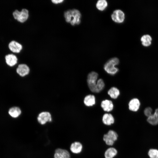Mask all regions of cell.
I'll use <instances>...</instances> for the list:
<instances>
[{"label":"cell","mask_w":158,"mask_h":158,"mask_svg":"<svg viewBox=\"0 0 158 158\" xmlns=\"http://www.w3.org/2000/svg\"><path fill=\"white\" fill-rule=\"evenodd\" d=\"M105 84L102 79H99L97 81L96 85V93H99L104 88Z\"/></svg>","instance_id":"obj_23"},{"label":"cell","mask_w":158,"mask_h":158,"mask_svg":"<svg viewBox=\"0 0 158 158\" xmlns=\"http://www.w3.org/2000/svg\"><path fill=\"white\" fill-rule=\"evenodd\" d=\"M140 40L143 46L148 47L151 45L152 38L149 35H146L142 36Z\"/></svg>","instance_id":"obj_20"},{"label":"cell","mask_w":158,"mask_h":158,"mask_svg":"<svg viewBox=\"0 0 158 158\" xmlns=\"http://www.w3.org/2000/svg\"><path fill=\"white\" fill-rule=\"evenodd\" d=\"M84 103L87 107L93 106L95 103V96L91 95H87L84 98Z\"/></svg>","instance_id":"obj_17"},{"label":"cell","mask_w":158,"mask_h":158,"mask_svg":"<svg viewBox=\"0 0 158 158\" xmlns=\"http://www.w3.org/2000/svg\"><path fill=\"white\" fill-rule=\"evenodd\" d=\"M98 75L95 72L92 71L88 75L87 82L88 87L92 92L96 93V81Z\"/></svg>","instance_id":"obj_4"},{"label":"cell","mask_w":158,"mask_h":158,"mask_svg":"<svg viewBox=\"0 0 158 158\" xmlns=\"http://www.w3.org/2000/svg\"><path fill=\"white\" fill-rule=\"evenodd\" d=\"M101 106L103 110L107 112L111 111L114 108V105L112 102L107 99L102 101L101 103Z\"/></svg>","instance_id":"obj_14"},{"label":"cell","mask_w":158,"mask_h":158,"mask_svg":"<svg viewBox=\"0 0 158 158\" xmlns=\"http://www.w3.org/2000/svg\"><path fill=\"white\" fill-rule=\"evenodd\" d=\"M119 90L115 87L111 88L108 91V94L111 98L114 99H116L120 95Z\"/></svg>","instance_id":"obj_19"},{"label":"cell","mask_w":158,"mask_h":158,"mask_svg":"<svg viewBox=\"0 0 158 158\" xmlns=\"http://www.w3.org/2000/svg\"><path fill=\"white\" fill-rule=\"evenodd\" d=\"M117 151L115 148L113 147L107 149L104 153L105 158H113L117 153Z\"/></svg>","instance_id":"obj_18"},{"label":"cell","mask_w":158,"mask_h":158,"mask_svg":"<svg viewBox=\"0 0 158 158\" xmlns=\"http://www.w3.org/2000/svg\"><path fill=\"white\" fill-rule=\"evenodd\" d=\"M152 110L151 107H147L144 110V114L146 116L148 117L152 114Z\"/></svg>","instance_id":"obj_25"},{"label":"cell","mask_w":158,"mask_h":158,"mask_svg":"<svg viewBox=\"0 0 158 158\" xmlns=\"http://www.w3.org/2000/svg\"><path fill=\"white\" fill-rule=\"evenodd\" d=\"M108 6V3L105 0H99L96 4V7L100 11H103Z\"/></svg>","instance_id":"obj_21"},{"label":"cell","mask_w":158,"mask_h":158,"mask_svg":"<svg viewBox=\"0 0 158 158\" xmlns=\"http://www.w3.org/2000/svg\"><path fill=\"white\" fill-rule=\"evenodd\" d=\"M83 145L81 143L75 141L73 142L70 145V150L73 153L78 154L80 153L83 149Z\"/></svg>","instance_id":"obj_12"},{"label":"cell","mask_w":158,"mask_h":158,"mask_svg":"<svg viewBox=\"0 0 158 158\" xmlns=\"http://www.w3.org/2000/svg\"><path fill=\"white\" fill-rule=\"evenodd\" d=\"M147 121L152 125L155 126L158 124V119L154 114L148 117Z\"/></svg>","instance_id":"obj_22"},{"label":"cell","mask_w":158,"mask_h":158,"mask_svg":"<svg viewBox=\"0 0 158 158\" xmlns=\"http://www.w3.org/2000/svg\"><path fill=\"white\" fill-rule=\"evenodd\" d=\"M102 121L105 125L109 126L114 123V119L111 114L106 113L103 116Z\"/></svg>","instance_id":"obj_15"},{"label":"cell","mask_w":158,"mask_h":158,"mask_svg":"<svg viewBox=\"0 0 158 158\" xmlns=\"http://www.w3.org/2000/svg\"><path fill=\"white\" fill-rule=\"evenodd\" d=\"M118 137V135L115 131L110 130L104 135L103 139L107 145L111 146L114 144Z\"/></svg>","instance_id":"obj_5"},{"label":"cell","mask_w":158,"mask_h":158,"mask_svg":"<svg viewBox=\"0 0 158 158\" xmlns=\"http://www.w3.org/2000/svg\"><path fill=\"white\" fill-rule=\"evenodd\" d=\"M112 20L115 23H123L125 19V15L121 10L117 9L114 11L111 15Z\"/></svg>","instance_id":"obj_7"},{"label":"cell","mask_w":158,"mask_h":158,"mask_svg":"<svg viewBox=\"0 0 158 158\" xmlns=\"http://www.w3.org/2000/svg\"><path fill=\"white\" fill-rule=\"evenodd\" d=\"M5 59L6 64L10 67L14 66L18 62L17 56L13 53L6 54L5 56Z\"/></svg>","instance_id":"obj_9"},{"label":"cell","mask_w":158,"mask_h":158,"mask_svg":"<svg viewBox=\"0 0 158 158\" xmlns=\"http://www.w3.org/2000/svg\"><path fill=\"white\" fill-rule=\"evenodd\" d=\"M14 18L20 23H23L28 20L29 16V11L26 8H23L20 11L15 10L12 13Z\"/></svg>","instance_id":"obj_3"},{"label":"cell","mask_w":158,"mask_h":158,"mask_svg":"<svg viewBox=\"0 0 158 158\" xmlns=\"http://www.w3.org/2000/svg\"><path fill=\"white\" fill-rule=\"evenodd\" d=\"M37 119L38 122L42 125L45 124L48 122H51L52 120L51 114L47 111L40 113L38 114Z\"/></svg>","instance_id":"obj_6"},{"label":"cell","mask_w":158,"mask_h":158,"mask_svg":"<svg viewBox=\"0 0 158 158\" xmlns=\"http://www.w3.org/2000/svg\"><path fill=\"white\" fill-rule=\"evenodd\" d=\"M16 72L20 76L23 77L29 74L30 69L27 65L21 63L18 65L16 69Z\"/></svg>","instance_id":"obj_10"},{"label":"cell","mask_w":158,"mask_h":158,"mask_svg":"<svg viewBox=\"0 0 158 158\" xmlns=\"http://www.w3.org/2000/svg\"><path fill=\"white\" fill-rule=\"evenodd\" d=\"M52 2L55 4H60L63 2V0H51Z\"/></svg>","instance_id":"obj_26"},{"label":"cell","mask_w":158,"mask_h":158,"mask_svg":"<svg viewBox=\"0 0 158 158\" xmlns=\"http://www.w3.org/2000/svg\"><path fill=\"white\" fill-rule=\"evenodd\" d=\"M8 47L11 52L14 54L20 53L23 48L22 44L15 40H12L9 43Z\"/></svg>","instance_id":"obj_8"},{"label":"cell","mask_w":158,"mask_h":158,"mask_svg":"<svg viewBox=\"0 0 158 158\" xmlns=\"http://www.w3.org/2000/svg\"><path fill=\"white\" fill-rule=\"evenodd\" d=\"M64 16L66 22L73 26L79 24L81 21V13L77 9H70L65 11Z\"/></svg>","instance_id":"obj_1"},{"label":"cell","mask_w":158,"mask_h":158,"mask_svg":"<svg viewBox=\"0 0 158 158\" xmlns=\"http://www.w3.org/2000/svg\"><path fill=\"white\" fill-rule=\"evenodd\" d=\"M148 155L150 158H158V150L150 149L148 151Z\"/></svg>","instance_id":"obj_24"},{"label":"cell","mask_w":158,"mask_h":158,"mask_svg":"<svg viewBox=\"0 0 158 158\" xmlns=\"http://www.w3.org/2000/svg\"><path fill=\"white\" fill-rule=\"evenodd\" d=\"M21 112L20 108L16 106L11 108L8 111L9 115L13 118H16L19 117L21 114Z\"/></svg>","instance_id":"obj_16"},{"label":"cell","mask_w":158,"mask_h":158,"mask_svg":"<svg viewBox=\"0 0 158 158\" xmlns=\"http://www.w3.org/2000/svg\"><path fill=\"white\" fill-rule=\"evenodd\" d=\"M119 60L117 57H113L107 61L104 65L105 71L108 74L114 75L117 73L118 69L115 67L119 64Z\"/></svg>","instance_id":"obj_2"},{"label":"cell","mask_w":158,"mask_h":158,"mask_svg":"<svg viewBox=\"0 0 158 158\" xmlns=\"http://www.w3.org/2000/svg\"><path fill=\"white\" fill-rule=\"evenodd\" d=\"M70 158V154L67 150L61 148H57L55 150L54 158Z\"/></svg>","instance_id":"obj_11"},{"label":"cell","mask_w":158,"mask_h":158,"mask_svg":"<svg viewBox=\"0 0 158 158\" xmlns=\"http://www.w3.org/2000/svg\"><path fill=\"white\" fill-rule=\"evenodd\" d=\"M140 105L139 100L137 98H133L131 100L129 103V109L131 111H136L139 109Z\"/></svg>","instance_id":"obj_13"},{"label":"cell","mask_w":158,"mask_h":158,"mask_svg":"<svg viewBox=\"0 0 158 158\" xmlns=\"http://www.w3.org/2000/svg\"><path fill=\"white\" fill-rule=\"evenodd\" d=\"M158 119V108L156 109L154 113Z\"/></svg>","instance_id":"obj_27"}]
</instances>
